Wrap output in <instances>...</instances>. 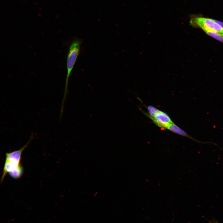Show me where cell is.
I'll list each match as a JSON object with an SVG mask.
<instances>
[{
    "label": "cell",
    "instance_id": "obj_6",
    "mask_svg": "<svg viewBox=\"0 0 223 223\" xmlns=\"http://www.w3.org/2000/svg\"><path fill=\"white\" fill-rule=\"evenodd\" d=\"M146 108L148 110V113L143 111L141 109H140L144 115L150 119L155 117L160 110L155 107L151 105L147 106Z\"/></svg>",
    "mask_w": 223,
    "mask_h": 223
},
{
    "label": "cell",
    "instance_id": "obj_7",
    "mask_svg": "<svg viewBox=\"0 0 223 223\" xmlns=\"http://www.w3.org/2000/svg\"><path fill=\"white\" fill-rule=\"evenodd\" d=\"M204 32L208 35L220 42H223V37L222 36L211 31H205Z\"/></svg>",
    "mask_w": 223,
    "mask_h": 223
},
{
    "label": "cell",
    "instance_id": "obj_3",
    "mask_svg": "<svg viewBox=\"0 0 223 223\" xmlns=\"http://www.w3.org/2000/svg\"><path fill=\"white\" fill-rule=\"evenodd\" d=\"M190 23L194 26L200 28L204 31H211L223 37V28L213 19L193 16H191Z\"/></svg>",
    "mask_w": 223,
    "mask_h": 223
},
{
    "label": "cell",
    "instance_id": "obj_4",
    "mask_svg": "<svg viewBox=\"0 0 223 223\" xmlns=\"http://www.w3.org/2000/svg\"><path fill=\"white\" fill-rule=\"evenodd\" d=\"M151 119L158 127L166 129L168 125L173 121L165 112L160 110L153 118Z\"/></svg>",
    "mask_w": 223,
    "mask_h": 223
},
{
    "label": "cell",
    "instance_id": "obj_8",
    "mask_svg": "<svg viewBox=\"0 0 223 223\" xmlns=\"http://www.w3.org/2000/svg\"><path fill=\"white\" fill-rule=\"evenodd\" d=\"M213 20L216 23L219 24L222 28H223V22L216 20L213 19Z\"/></svg>",
    "mask_w": 223,
    "mask_h": 223
},
{
    "label": "cell",
    "instance_id": "obj_9",
    "mask_svg": "<svg viewBox=\"0 0 223 223\" xmlns=\"http://www.w3.org/2000/svg\"><path fill=\"white\" fill-rule=\"evenodd\" d=\"M209 223H218V222L216 221H210Z\"/></svg>",
    "mask_w": 223,
    "mask_h": 223
},
{
    "label": "cell",
    "instance_id": "obj_2",
    "mask_svg": "<svg viewBox=\"0 0 223 223\" xmlns=\"http://www.w3.org/2000/svg\"><path fill=\"white\" fill-rule=\"evenodd\" d=\"M81 42L79 40H74L71 44L68 53L67 61V74L66 77L64 94L61 104V112H63V106L68 91V84L69 77L73 68L79 53Z\"/></svg>",
    "mask_w": 223,
    "mask_h": 223
},
{
    "label": "cell",
    "instance_id": "obj_1",
    "mask_svg": "<svg viewBox=\"0 0 223 223\" xmlns=\"http://www.w3.org/2000/svg\"><path fill=\"white\" fill-rule=\"evenodd\" d=\"M33 138V133L31 134L27 142L21 148L6 153V159L1 178V181H3L7 173L16 169L23 168L20 164L22 154Z\"/></svg>",
    "mask_w": 223,
    "mask_h": 223
},
{
    "label": "cell",
    "instance_id": "obj_5",
    "mask_svg": "<svg viewBox=\"0 0 223 223\" xmlns=\"http://www.w3.org/2000/svg\"><path fill=\"white\" fill-rule=\"evenodd\" d=\"M166 129L177 134L186 137L197 142L203 143H208L201 142L194 139L188 134L176 125L173 122L168 125Z\"/></svg>",
    "mask_w": 223,
    "mask_h": 223
}]
</instances>
